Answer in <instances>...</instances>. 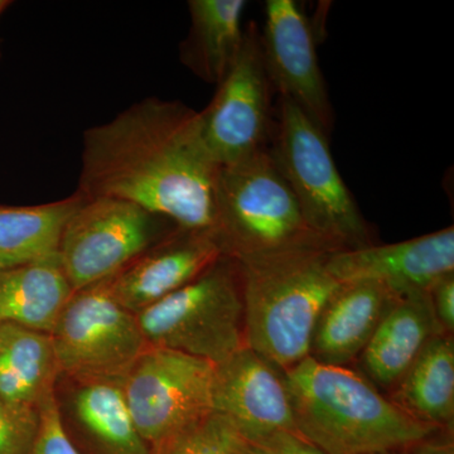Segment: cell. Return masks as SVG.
Masks as SVG:
<instances>
[{"instance_id": "6da1fadb", "label": "cell", "mask_w": 454, "mask_h": 454, "mask_svg": "<svg viewBox=\"0 0 454 454\" xmlns=\"http://www.w3.org/2000/svg\"><path fill=\"white\" fill-rule=\"evenodd\" d=\"M219 172L200 112L152 97L85 130L76 192L134 203L179 229L214 232Z\"/></svg>"}, {"instance_id": "7a4b0ae2", "label": "cell", "mask_w": 454, "mask_h": 454, "mask_svg": "<svg viewBox=\"0 0 454 454\" xmlns=\"http://www.w3.org/2000/svg\"><path fill=\"white\" fill-rule=\"evenodd\" d=\"M284 379L298 433L325 454L408 450L441 430L406 414L348 367L307 357Z\"/></svg>"}, {"instance_id": "3957f363", "label": "cell", "mask_w": 454, "mask_h": 454, "mask_svg": "<svg viewBox=\"0 0 454 454\" xmlns=\"http://www.w3.org/2000/svg\"><path fill=\"white\" fill-rule=\"evenodd\" d=\"M331 253L294 249L235 260L247 348L283 372L309 356L319 315L340 289L327 267Z\"/></svg>"}, {"instance_id": "277c9868", "label": "cell", "mask_w": 454, "mask_h": 454, "mask_svg": "<svg viewBox=\"0 0 454 454\" xmlns=\"http://www.w3.org/2000/svg\"><path fill=\"white\" fill-rule=\"evenodd\" d=\"M214 234L234 260L294 249L339 252L310 229L268 148L221 167Z\"/></svg>"}, {"instance_id": "5b68a950", "label": "cell", "mask_w": 454, "mask_h": 454, "mask_svg": "<svg viewBox=\"0 0 454 454\" xmlns=\"http://www.w3.org/2000/svg\"><path fill=\"white\" fill-rule=\"evenodd\" d=\"M327 137L294 103L279 98L268 151L307 223L336 250L370 247L372 229L340 177Z\"/></svg>"}, {"instance_id": "8992f818", "label": "cell", "mask_w": 454, "mask_h": 454, "mask_svg": "<svg viewBox=\"0 0 454 454\" xmlns=\"http://www.w3.org/2000/svg\"><path fill=\"white\" fill-rule=\"evenodd\" d=\"M153 348L223 363L247 348L243 293L234 259L223 256L184 288L137 315Z\"/></svg>"}, {"instance_id": "52a82bcc", "label": "cell", "mask_w": 454, "mask_h": 454, "mask_svg": "<svg viewBox=\"0 0 454 454\" xmlns=\"http://www.w3.org/2000/svg\"><path fill=\"white\" fill-rule=\"evenodd\" d=\"M110 282L74 291L57 319L51 339L61 375L122 379L148 348L137 315L115 300Z\"/></svg>"}, {"instance_id": "ba28073f", "label": "cell", "mask_w": 454, "mask_h": 454, "mask_svg": "<svg viewBox=\"0 0 454 454\" xmlns=\"http://www.w3.org/2000/svg\"><path fill=\"white\" fill-rule=\"evenodd\" d=\"M177 227L122 200L83 199L66 223L59 262L79 291L115 276Z\"/></svg>"}, {"instance_id": "9c48e42d", "label": "cell", "mask_w": 454, "mask_h": 454, "mask_svg": "<svg viewBox=\"0 0 454 454\" xmlns=\"http://www.w3.org/2000/svg\"><path fill=\"white\" fill-rule=\"evenodd\" d=\"M215 364L148 346L122 378L131 418L149 447L214 413Z\"/></svg>"}, {"instance_id": "30bf717a", "label": "cell", "mask_w": 454, "mask_h": 454, "mask_svg": "<svg viewBox=\"0 0 454 454\" xmlns=\"http://www.w3.org/2000/svg\"><path fill=\"white\" fill-rule=\"evenodd\" d=\"M273 92L262 59L260 31L252 22L245 29L234 65L217 85L211 103L200 112L203 140L220 168L268 148Z\"/></svg>"}, {"instance_id": "8fae6325", "label": "cell", "mask_w": 454, "mask_h": 454, "mask_svg": "<svg viewBox=\"0 0 454 454\" xmlns=\"http://www.w3.org/2000/svg\"><path fill=\"white\" fill-rule=\"evenodd\" d=\"M260 47L274 91L294 103L328 136L333 110L319 67L315 33L297 2L265 3Z\"/></svg>"}, {"instance_id": "7c38bea8", "label": "cell", "mask_w": 454, "mask_h": 454, "mask_svg": "<svg viewBox=\"0 0 454 454\" xmlns=\"http://www.w3.org/2000/svg\"><path fill=\"white\" fill-rule=\"evenodd\" d=\"M212 406L243 438L298 432L284 372L247 346L215 365Z\"/></svg>"}, {"instance_id": "4fadbf2b", "label": "cell", "mask_w": 454, "mask_h": 454, "mask_svg": "<svg viewBox=\"0 0 454 454\" xmlns=\"http://www.w3.org/2000/svg\"><path fill=\"white\" fill-rule=\"evenodd\" d=\"M327 267L340 284L378 283L400 297L429 292L441 278L454 273V229L402 243L339 250L328 255Z\"/></svg>"}, {"instance_id": "5bb4252c", "label": "cell", "mask_w": 454, "mask_h": 454, "mask_svg": "<svg viewBox=\"0 0 454 454\" xmlns=\"http://www.w3.org/2000/svg\"><path fill=\"white\" fill-rule=\"evenodd\" d=\"M223 256L214 232L177 227L112 277L114 297L138 315L195 280Z\"/></svg>"}, {"instance_id": "9a60e30c", "label": "cell", "mask_w": 454, "mask_h": 454, "mask_svg": "<svg viewBox=\"0 0 454 454\" xmlns=\"http://www.w3.org/2000/svg\"><path fill=\"white\" fill-rule=\"evenodd\" d=\"M55 399L71 441L82 439L95 454H151L131 418L122 379L59 375Z\"/></svg>"}, {"instance_id": "2e32d148", "label": "cell", "mask_w": 454, "mask_h": 454, "mask_svg": "<svg viewBox=\"0 0 454 454\" xmlns=\"http://www.w3.org/2000/svg\"><path fill=\"white\" fill-rule=\"evenodd\" d=\"M400 298L378 283L340 284L319 315L309 357L324 365L348 367L360 357Z\"/></svg>"}, {"instance_id": "e0dca14e", "label": "cell", "mask_w": 454, "mask_h": 454, "mask_svg": "<svg viewBox=\"0 0 454 454\" xmlns=\"http://www.w3.org/2000/svg\"><path fill=\"white\" fill-rule=\"evenodd\" d=\"M446 333L439 325L429 292L403 295L382 319L360 355L364 378L393 389L433 337Z\"/></svg>"}, {"instance_id": "ac0fdd59", "label": "cell", "mask_w": 454, "mask_h": 454, "mask_svg": "<svg viewBox=\"0 0 454 454\" xmlns=\"http://www.w3.org/2000/svg\"><path fill=\"white\" fill-rule=\"evenodd\" d=\"M59 254L11 269H0V324L52 333L74 293Z\"/></svg>"}, {"instance_id": "d6986e66", "label": "cell", "mask_w": 454, "mask_h": 454, "mask_svg": "<svg viewBox=\"0 0 454 454\" xmlns=\"http://www.w3.org/2000/svg\"><path fill=\"white\" fill-rule=\"evenodd\" d=\"M244 0H190V32L181 59L203 82L219 85L232 67L244 42Z\"/></svg>"}, {"instance_id": "ffe728a7", "label": "cell", "mask_w": 454, "mask_h": 454, "mask_svg": "<svg viewBox=\"0 0 454 454\" xmlns=\"http://www.w3.org/2000/svg\"><path fill=\"white\" fill-rule=\"evenodd\" d=\"M59 375L51 334L0 324V399L40 409L55 393Z\"/></svg>"}, {"instance_id": "44dd1931", "label": "cell", "mask_w": 454, "mask_h": 454, "mask_svg": "<svg viewBox=\"0 0 454 454\" xmlns=\"http://www.w3.org/2000/svg\"><path fill=\"white\" fill-rule=\"evenodd\" d=\"M390 391L391 402L414 419L453 430V334L433 337Z\"/></svg>"}, {"instance_id": "7402d4cb", "label": "cell", "mask_w": 454, "mask_h": 454, "mask_svg": "<svg viewBox=\"0 0 454 454\" xmlns=\"http://www.w3.org/2000/svg\"><path fill=\"white\" fill-rule=\"evenodd\" d=\"M83 201L74 192L35 206H0V269L40 262L59 254L66 223Z\"/></svg>"}, {"instance_id": "603a6c76", "label": "cell", "mask_w": 454, "mask_h": 454, "mask_svg": "<svg viewBox=\"0 0 454 454\" xmlns=\"http://www.w3.org/2000/svg\"><path fill=\"white\" fill-rule=\"evenodd\" d=\"M151 454H231L216 413L191 424L151 448Z\"/></svg>"}, {"instance_id": "cb8c5ba5", "label": "cell", "mask_w": 454, "mask_h": 454, "mask_svg": "<svg viewBox=\"0 0 454 454\" xmlns=\"http://www.w3.org/2000/svg\"><path fill=\"white\" fill-rule=\"evenodd\" d=\"M40 424V409L9 404L0 399V454L28 453Z\"/></svg>"}, {"instance_id": "d4e9b609", "label": "cell", "mask_w": 454, "mask_h": 454, "mask_svg": "<svg viewBox=\"0 0 454 454\" xmlns=\"http://www.w3.org/2000/svg\"><path fill=\"white\" fill-rule=\"evenodd\" d=\"M221 420L231 454H325L298 432L282 430L265 437L247 439L239 435L223 418Z\"/></svg>"}, {"instance_id": "484cf974", "label": "cell", "mask_w": 454, "mask_h": 454, "mask_svg": "<svg viewBox=\"0 0 454 454\" xmlns=\"http://www.w3.org/2000/svg\"><path fill=\"white\" fill-rule=\"evenodd\" d=\"M41 424L35 444L27 454H82L59 422L55 393L40 406Z\"/></svg>"}, {"instance_id": "4316f807", "label": "cell", "mask_w": 454, "mask_h": 454, "mask_svg": "<svg viewBox=\"0 0 454 454\" xmlns=\"http://www.w3.org/2000/svg\"><path fill=\"white\" fill-rule=\"evenodd\" d=\"M433 312L446 333H454V273L447 274L429 289Z\"/></svg>"}, {"instance_id": "83f0119b", "label": "cell", "mask_w": 454, "mask_h": 454, "mask_svg": "<svg viewBox=\"0 0 454 454\" xmlns=\"http://www.w3.org/2000/svg\"><path fill=\"white\" fill-rule=\"evenodd\" d=\"M411 454H454L453 430L441 429L409 448Z\"/></svg>"}, {"instance_id": "f1b7e54d", "label": "cell", "mask_w": 454, "mask_h": 454, "mask_svg": "<svg viewBox=\"0 0 454 454\" xmlns=\"http://www.w3.org/2000/svg\"><path fill=\"white\" fill-rule=\"evenodd\" d=\"M11 4L12 2H9V0H0V16L4 13L5 9H7Z\"/></svg>"}, {"instance_id": "f546056e", "label": "cell", "mask_w": 454, "mask_h": 454, "mask_svg": "<svg viewBox=\"0 0 454 454\" xmlns=\"http://www.w3.org/2000/svg\"><path fill=\"white\" fill-rule=\"evenodd\" d=\"M376 454H406V450H394V452H384Z\"/></svg>"}]
</instances>
